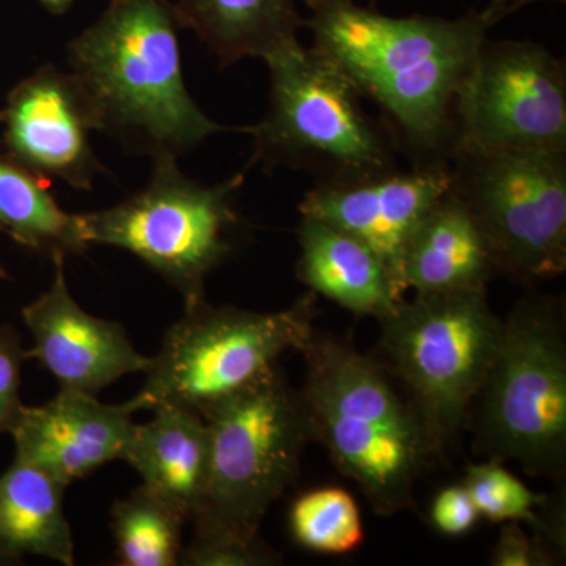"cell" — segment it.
<instances>
[{"label": "cell", "instance_id": "6da1fadb", "mask_svg": "<svg viewBox=\"0 0 566 566\" xmlns=\"http://www.w3.org/2000/svg\"><path fill=\"white\" fill-rule=\"evenodd\" d=\"M316 51L334 62L412 166L450 164L457 145V99L495 21L486 10L455 20L394 18L356 0H304Z\"/></svg>", "mask_w": 566, "mask_h": 566}, {"label": "cell", "instance_id": "7a4b0ae2", "mask_svg": "<svg viewBox=\"0 0 566 566\" xmlns=\"http://www.w3.org/2000/svg\"><path fill=\"white\" fill-rule=\"evenodd\" d=\"M178 29L169 0H111L66 51L96 132L151 158H178L227 129L186 88Z\"/></svg>", "mask_w": 566, "mask_h": 566}, {"label": "cell", "instance_id": "3957f363", "mask_svg": "<svg viewBox=\"0 0 566 566\" xmlns=\"http://www.w3.org/2000/svg\"><path fill=\"white\" fill-rule=\"evenodd\" d=\"M301 353L312 441L376 515L415 509L416 483L439 457L408 395L385 365L340 335L314 329Z\"/></svg>", "mask_w": 566, "mask_h": 566}, {"label": "cell", "instance_id": "277c9868", "mask_svg": "<svg viewBox=\"0 0 566 566\" xmlns=\"http://www.w3.org/2000/svg\"><path fill=\"white\" fill-rule=\"evenodd\" d=\"M270 104L252 134L251 163L304 170L315 182L363 180L398 167L397 145L363 106L344 71L315 48L266 61Z\"/></svg>", "mask_w": 566, "mask_h": 566}, {"label": "cell", "instance_id": "5b68a950", "mask_svg": "<svg viewBox=\"0 0 566 566\" xmlns=\"http://www.w3.org/2000/svg\"><path fill=\"white\" fill-rule=\"evenodd\" d=\"M566 318L562 297L528 290L502 319L479 397L475 452L513 460L528 475L566 472Z\"/></svg>", "mask_w": 566, "mask_h": 566}, {"label": "cell", "instance_id": "8992f818", "mask_svg": "<svg viewBox=\"0 0 566 566\" xmlns=\"http://www.w3.org/2000/svg\"><path fill=\"white\" fill-rule=\"evenodd\" d=\"M207 490L192 517L199 538H259L271 505L296 482L311 427L300 389L275 364L211 406Z\"/></svg>", "mask_w": 566, "mask_h": 566}, {"label": "cell", "instance_id": "52a82bcc", "mask_svg": "<svg viewBox=\"0 0 566 566\" xmlns=\"http://www.w3.org/2000/svg\"><path fill=\"white\" fill-rule=\"evenodd\" d=\"M375 359L408 395L439 460L485 385L502 334L488 290L416 294L379 319Z\"/></svg>", "mask_w": 566, "mask_h": 566}, {"label": "cell", "instance_id": "ba28073f", "mask_svg": "<svg viewBox=\"0 0 566 566\" xmlns=\"http://www.w3.org/2000/svg\"><path fill=\"white\" fill-rule=\"evenodd\" d=\"M174 156L153 158L142 191L106 210L81 214L88 244L112 245L134 256L180 292L186 305L205 300V281L237 251L243 221L237 193L248 167L219 185L181 172Z\"/></svg>", "mask_w": 566, "mask_h": 566}, {"label": "cell", "instance_id": "9c48e42d", "mask_svg": "<svg viewBox=\"0 0 566 566\" xmlns=\"http://www.w3.org/2000/svg\"><path fill=\"white\" fill-rule=\"evenodd\" d=\"M316 294L279 312H252L207 297L186 305L150 357L145 382L132 401L137 411L177 406L205 415L270 370L286 352H301L314 333Z\"/></svg>", "mask_w": 566, "mask_h": 566}, {"label": "cell", "instance_id": "30bf717a", "mask_svg": "<svg viewBox=\"0 0 566 566\" xmlns=\"http://www.w3.org/2000/svg\"><path fill=\"white\" fill-rule=\"evenodd\" d=\"M455 193L485 234L495 273L534 290L566 270V151L457 148Z\"/></svg>", "mask_w": 566, "mask_h": 566}, {"label": "cell", "instance_id": "8fae6325", "mask_svg": "<svg viewBox=\"0 0 566 566\" xmlns=\"http://www.w3.org/2000/svg\"><path fill=\"white\" fill-rule=\"evenodd\" d=\"M457 148L566 151L565 62L535 41L488 36L458 95Z\"/></svg>", "mask_w": 566, "mask_h": 566}, {"label": "cell", "instance_id": "7c38bea8", "mask_svg": "<svg viewBox=\"0 0 566 566\" xmlns=\"http://www.w3.org/2000/svg\"><path fill=\"white\" fill-rule=\"evenodd\" d=\"M452 185L450 164L344 182H315L300 203V214L318 219L363 241L386 263L398 285L406 248L424 216Z\"/></svg>", "mask_w": 566, "mask_h": 566}, {"label": "cell", "instance_id": "4fadbf2b", "mask_svg": "<svg viewBox=\"0 0 566 566\" xmlns=\"http://www.w3.org/2000/svg\"><path fill=\"white\" fill-rule=\"evenodd\" d=\"M9 158L43 178L91 191L104 172L91 144V106L73 74L46 65L11 91L6 111Z\"/></svg>", "mask_w": 566, "mask_h": 566}, {"label": "cell", "instance_id": "5bb4252c", "mask_svg": "<svg viewBox=\"0 0 566 566\" xmlns=\"http://www.w3.org/2000/svg\"><path fill=\"white\" fill-rule=\"evenodd\" d=\"M50 289L22 308L33 346L29 359L50 371L59 389L98 395L126 375L145 374L150 357L134 348L120 323L85 312L70 293L65 259L54 256Z\"/></svg>", "mask_w": 566, "mask_h": 566}, {"label": "cell", "instance_id": "9a60e30c", "mask_svg": "<svg viewBox=\"0 0 566 566\" xmlns=\"http://www.w3.org/2000/svg\"><path fill=\"white\" fill-rule=\"evenodd\" d=\"M137 408L106 405L96 395L59 389L40 406L22 405L10 433L14 460L36 465L69 488L111 461L123 460Z\"/></svg>", "mask_w": 566, "mask_h": 566}, {"label": "cell", "instance_id": "2e32d148", "mask_svg": "<svg viewBox=\"0 0 566 566\" xmlns=\"http://www.w3.org/2000/svg\"><path fill=\"white\" fill-rule=\"evenodd\" d=\"M296 275L316 296L356 316L382 319L405 300L386 263L352 234L318 219L301 216Z\"/></svg>", "mask_w": 566, "mask_h": 566}, {"label": "cell", "instance_id": "e0dca14e", "mask_svg": "<svg viewBox=\"0 0 566 566\" xmlns=\"http://www.w3.org/2000/svg\"><path fill=\"white\" fill-rule=\"evenodd\" d=\"M210 452V427L202 415L159 406L148 422L134 424L123 461L140 475L142 485L191 523L207 490Z\"/></svg>", "mask_w": 566, "mask_h": 566}, {"label": "cell", "instance_id": "ac0fdd59", "mask_svg": "<svg viewBox=\"0 0 566 566\" xmlns=\"http://www.w3.org/2000/svg\"><path fill=\"white\" fill-rule=\"evenodd\" d=\"M493 255L474 216L453 193L424 216L406 248L401 282L416 294L488 290Z\"/></svg>", "mask_w": 566, "mask_h": 566}, {"label": "cell", "instance_id": "d6986e66", "mask_svg": "<svg viewBox=\"0 0 566 566\" xmlns=\"http://www.w3.org/2000/svg\"><path fill=\"white\" fill-rule=\"evenodd\" d=\"M174 7L181 29L196 32L221 69L292 51L305 28L297 0H178Z\"/></svg>", "mask_w": 566, "mask_h": 566}, {"label": "cell", "instance_id": "ffe728a7", "mask_svg": "<svg viewBox=\"0 0 566 566\" xmlns=\"http://www.w3.org/2000/svg\"><path fill=\"white\" fill-rule=\"evenodd\" d=\"M66 486L36 465L14 460L0 475V551L74 565V542L63 509Z\"/></svg>", "mask_w": 566, "mask_h": 566}, {"label": "cell", "instance_id": "44dd1931", "mask_svg": "<svg viewBox=\"0 0 566 566\" xmlns=\"http://www.w3.org/2000/svg\"><path fill=\"white\" fill-rule=\"evenodd\" d=\"M0 230L51 260L82 255L91 248L81 214L62 210L44 178L10 158H0Z\"/></svg>", "mask_w": 566, "mask_h": 566}, {"label": "cell", "instance_id": "7402d4cb", "mask_svg": "<svg viewBox=\"0 0 566 566\" xmlns=\"http://www.w3.org/2000/svg\"><path fill=\"white\" fill-rule=\"evenodd\" d=\"M465 490L480 515L491 523H523L539 536L560 560L565 558V506L560 499L528 490L501 461L488 460L465 469Z\"/></svg>", "mask_w": 566, "mask_h": 566}, {"label": "cell", "instance_id": "603a6c76", "mask_svg": "<svg viewBox=\"0 0 566 566\" xmlns=\"http://www.w3.org/2000/svg\"><path fill=\"white\" fill-rule=\"evenodd\" d=\"M112 532L123 566L180 565L186 517L140 485L111 510Z\"/></svg>", "mask_w": 566, "mask_h": 566}, {"label": "cell", "instance_id": "cb8c5ba5", "mask_svg": "<svg viewBox=\"0 0 566 566\" xmlns=\"http://www.w3.org/2000/svg\"><path fill=\"white\" fill-rule=\"evenodd\" d=\"M290 532L297 545L322 554H346L363 545L364 527L353 495L342 488H319L293 502Z\"/></svg>", "mask_w": 566, "mask_h": 566}, {"label": "cell", "instance_id": "d4e9b609", "mask_svg": "<svg viewBox=\"0 0 566 566\" xmlns=\"http://www.w3.org/2000/svg\"><path fill=\"white\" fill-rule=\"evenodd\" d=\"M282 564L281 554L262 538H199L182 547L180 565L186 566H271Z\"/></svg>", "mask_w": 566, "mask_h": 566}, {"label": "cell", "instance_id": "484cf974", "mask_svg": "<svg viewBox=\"0 0 566 566\" xmlns=\"http://www.w3.org/2000/svg\"><path fill=\"white\" fill-rule=\"evenodd\" d=\"M29 359L21 335L10 324L0 326V433H10L20 415L21 371Z\"/></svg>", "mask_w": 566, "mask_h": 566}, {"label": "cell", "instance_id": "4316f807", "mask_svg": "<svg viewBox=\"0 0 566 566\" xmlns=\"http://www.w3.org/2000/svg\"><path fill=\"white\" fill-rule=\"evenodd\" d=\"M560 562L539 536L527 535L521 523H506L491 554L495 566H551Z\"/></svg>", "mask_w": 566, "mask_h": 566}, {"label": "cell", "instance_id": "83f0119b", "mask_svg": "<svg viewBox=\"0 0 566 566\" xmlns=\"http://www.w3.org/2000/svg\"><path fill=\"white\" fill-rule=\"evenodd\" d=\"M430 516L436 531L447 536H461L475 526L480 513L463 483H458L436 495Z\"/></svg>", "mask_w": 566, "mask_h": 566}, {"label": "cell", "instance_id": "f1b7e54d", "mask_svg": "<svg viewBox=\"0 0 566 566\" xmlns=\"http://www.w3.org/2000/svg\"><path fill=\"white\" fill-rule=\"evenodd\" d=\"M40 3L52 17H62L69 13L74 0H40Z\"/></svg>", "mask_w": 566, "mask_h": 566}, {"label": "cell", "instance_id": "f546056e", "mask_svg": "<svg viewBox=\"0 0 566 566\" xmlns=\"http://www.w3.org/2000/svg\"><path fill=\"white\" fill-rule=\"evenodd\" d=\"M510 2H512V0H490V3H488L485 10L491 14L495 24L506 18V9H509Z\"/></svg>", "mask_w": 566, "mask_h": 566}, {"label": "cell", "instance_id": "4dcf8cb0", "mask_svg": "<svg viewBox=\"0 0 566 566\" xmlns=\"http://www.w3.org/2000/svg\"><path fill=\"white\" fill-rule=\"evenodd\" d=\"M536 2L566 3V0H512V2H510L509 9H506V17H510V14L516 13L517 10L524 9V7Z\"/></svg>", "mask_w": 566, "mask_h": 566}, {"label": "cell", "instance_id": "1f68e13d", "mask_svg": "<svg viewBox=\"0 0 566 566\" xmlns=\"http://www.w3.org/2000/svg\"><path fill=\"white\" fill-rule=\"evenodd\" d=\"M14 564H18V562L13 560V558L7 556L6 553H2V551H0V566H2V565H14Z\"/></svg>", "mask_w": 566, "mask_h": 566}, {"label": "cell", "instance_id": "d6a6232c", "mask_svg": "<svg viewBox=\"0 0 566 566\" xmlns=\"http://www.w3.org/2000/svg\"><path fill=\"white\" fill-rule=\"evenodd\" d=\"M3 275H6V274H3V271L0 270V277H3Z\"/></svg>", "mask_w": 566, "mask_h": 566}, {"label": "cell", "instance_id": "836d02e7", "mask_svg": "<svg viewBox=\"0 0 566 566\" xmlns=\"http://www.w3.org/2000/svg\"><path fill=\"white\" fill-rule=\"evenodd\" d=\"M0 122H2V112H0Z\"/></svg>", "mask_w": 566, "mask_h": 566}]
</instances>
